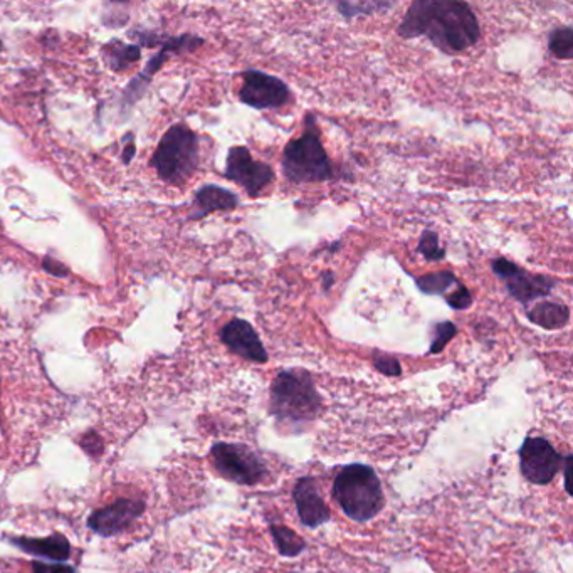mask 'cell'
Wrapping results in <instances>:
<instances>
[{"mask_svg":"<svg viewBox=\"0 0 573 573\" xmlns=\"http://www.w3.org/2000/svg\"><path fill=\"white\" fill-rule=\"evenodd\" d=\"M152 167L169 184H184L199 165V137L185 125H174L153 153Z\"/></svg>","mask_w":573,"mask_h":573,"instance_id":"5","label":"cell"},{"mask_svg":"<svg viewBox=\"0 0 573 573\" xmlns=\"http://www.w3.org/2000/svg\"><path fill=\"white\" fill-rule=\"evenodd\" d=\"M374 365L380 374L389 375V377H399L402 374L399 360L385 353H374Z\"/></svg>","mask_w":573,"mask_h":573,"instance_id":"24","label":"cell"},{"mask_svg":"<svg viewBox=\"0 0 573 573\" xmlns=\"http://www.w3.org/2000/svg\"><path fill=\"white\" fill-rule=\"evenodd\" d=\"M239 206V197L231 190L219 185H202L194 195V209L190 212V221H199L212 212L234 211Z\"/></svg>","mask_w":573,"mask_h":573,"instance_id":"15","label":"cell"},{"mask_svg":"<svg viewBox=\"0 0 573 573\" xmlns=\"http://www.w3.org/2000/svg\"><path fill=\"white\" fill-rule=\"evenodd\" d=\"M271 535H273L274 543L278 548V553L281 557H298L305 550L306 543L301 540L300 535H296L295 531L286 528L283 525L269 526Z\"/></svg>","mask_w":573,"mask_h":573,"instance_id":"18","label":"cell"},{"mask_svg":"<svg viewBox=\"0 0 573 573\" xmlns=\"http://www.w3.org/2000/svg\"><path fill=\"white\" fill-rule=\"evenodd\" d=\"M293 500H295L301 523L308 528H318L332 518V513L321 498L320 486L311 476H305L296 483L293 489Z\"/></svg>","mask_w":573,"mask_h":573,"instance_id":"13","label":"cell"},{"mask_svg":"<svg viewBox=\"0 0 573 573\" xmlns=\"http://www.w3.org/2000/svg\"><path fill=\"white\" fill-rule=\"evenodd\" d=\"M417 253H421L427 261H441L446 258V249L439 246V236L432 231L422 232Z\"/></svg>","mask_w":573,"mask_h":573,"instance_id":"22","label":"cell"},{"mask_svg":"<svg viewBox=\"0 0 573 573\" xmlns=\"http://www.w3.org/2000/svg\"><path fill=\"white\" fill-rule=\"evenodd\" d=\"M518 453L523 478L537 486L552 483L562 466V454L545 437H526Z\"/></svg>","mask_w":573,"mask_h":573,"instance_id":"8","label":"cell"},{"mask_svg":"<svg viewBox=\"0 0 573 573\" xmlns=\"http://www.w3.org/2000/svg\"><path fill=\"white\" fill-rule=\"evenodd\" d=\"M211 459L221 478L241 486H254L268 476L261 456L244 444L217 442L211 447Z\"/></svg>","mask_w":573,"mask_h":573,"instance_id":"6","label":"cell"},{"mask_svg":"<svg viewBox=\"0 0 573 573\" xmlns=\"http://www.w3.org/2000/svg\"><path fill=\"white\" fill-rule=\"evenodd\" d=\"M103 58L113 71H121L137 63L140 59V48L137 44H125L115 39L103 48Z\"/></svg>","mask_w":573,"mask_h":573,"instance_id":"17","label":"cell"},{"mask_svg":"<svg viewBox=\"0 0 573 573\" xmlns=\"http://www.w3.org/2000/svg\"><path fill=\"white\" fill-rule=\"evenodd\" d=\"M281 167L284 177L293 184H316L335 177L332 160L321 143L313 113L306 115L303 135L284 148Z\"/></svg>","mask_w":573,"mask_h":573,"instance_id":"4","label":"cell"},{"mask_svg":"<svg viewBox=\"0 0 573 573\" xmlns=\"http://www.w3.org/2000/svg\"><path fill=\"white\" fill-rule=\"evenodd\" d=\"M239 100L254 110H274L290 103L291 91L286 83L276 76L249 69L242 74Z\"/></svg>","mask_w":573,"mask_h":573,"instance_id":"9","label":"cell"},{"mask_svg":"<svg viewBox=\"0 0 573 573\" xmlns=\"http://www.w3.org/2000/svg\"><path fill=\"white\" fill-rule=\"evenodd\" d=\"M135 152H137V150H135V142H133V135L132 133H128L127 138H125V148H123V155H121V158H123V163H130L133 160V157H135Z\"/></svg>","mask_w":573,"mask_h":573,"instance_id":"29","label":"cell"},{"mask_svg":"<svg viewBox=\"0 0 573 573\" xmlns=\"http://www.w3.org/2000/svg\"><path fill=\"white\" fill-rule=\"evenodd\" d=\"M7 540L12 547H16L29 557L46 558L51 562L64 563L71 558V553H73V547L63 533H53L44 538L11 537Z\"/></svg>","mask_w":573,"mask_h":573,"instance_id":"14","label":"cell"},{"mask_svg":"<svg viewBox=\"0 0 573 573\" xmlns=\"http://www.w3.org/2000/svg\"><path fill=\"white\" fill-rule=\"evenodd\" d=\"M147 505L143 500L120 498L105 508H98L88 516V528L100 537L110 538L130 530L138 518L145 513Z\"/></svg>","mask_w":573,"mask_h":573,"instance_id":"11","label":"cell"},{"mask_svg":"<svg viewBox=\"0 0 573 573\" xmlns=\"http://www.w3.org/2000/svg\"><path fill=\"white\" fill-rule=\"evenodd\" d=\"M32 573H78L76 568L69 563H44L39 560L32 562Z\"/></svg>","mask_w":573,"mask_h":573,"instance_id":"27","label":"cell"},{"mask_svg":"<svg viewBox=\"0 0 573 573\" xmlns=\"http://www.w3.org/2000/svg\"><path fill=\"white\" fill-rule=\"evenodd\" d=\"M43 269L51 276H56V278H66L69 274L68 268L64 264L59 263L56 259L49 258V256L44 258Z\"/></svg>","mask_w":573,"mask_h":573,"instance_id":"28","label":"cell"},{"mask_svg":"<svg viewBox=\"0 0 573 573\" xmlns=\"http://www.w3.org/2000/svg\"><path fill=\"white\" fill-rule=\"evenodd\" d=\"M81 447L85 449V453L91 458H98L103 453L105 449V444H103V439H101L100 434L96 432H86L81 436V441H79Z\"/></svg>","mask_w":573,"mask_h":573,"instance_id":"26","label":"cell"},{"mask_svg":"<svg viewBox=\"0 0 573 573\" xmlns=\"http://www.w3.org/2000/svg\"><path fill=\"white\" fill-rule=\"evenodd\" d=\"M548 48L552 51L553 56L558 59L573 58V29L570 26L557 27L550 34L548 39Z\"/></svg>","mask_w":573,"mask_h":573,"instance_id":"20","label":"cell"},{"mask_svg":"<svg viewBox=\"0 0 573 573\" xmlns=\"http://www.w3.org/2000/svg\"><path fill=\"white\" fill-rule=\"evenodd\" d=\"M221 340L232 353H236L244 360L254 363H266L269 360L268 352L258 332L246 320L236 318L229 321L221 330Z\"/></svg>","mask_w":573,"mask_h":573,"instance_id":"12","label":"cell"},{"mask_svg":"<svg viewBox=\"0 0 573 573\" xmlns=\"http://www.w3.org/2000/svg\"><path fill=\"white\" fill-rule=\"evenodd\" d=\"M321 409L323 400L308 370L290 368L274 377L269 412L283 431L300 434L318 419Z\"/></svg>","mask_w":573,"mask_h":573,"instance_id":"2","label":"cell"},{"mask_svg":"<svg viewBox=\"0 0 573 573\" xmlns=\"http://www.w3.org/2000/svg\"><path fill=\"white\" fill-rule=\"evenodd\" d=\"M321 279H323V288H325V291H328L333 286L335 276H333V273H330V271H326V273H323V276H321Z\"/></svg>","mask_w":573,"mask_h":573,"instance_id":"30","label":"cell"},{"mask_svg":"<svg viewBox=\"0 0 573 573\" xmlns=\"http://www.w3.org/2000/svg\"><path fill=\"white\" fill-rule=\"evenodd\" d=\"M447 305L454 308V310H468L469 306L473 305V296H471V291L463 286V284H458V290L449 293L446 296Z\"/></svg>","mask_w":573,"mask_h":573,"instance_id":"25","label":"cell"},{"mask_svg":"<svg viewBox=\"0 0 573 573\" xmlns=\"http://www.w3.org/2000/svg\"><path fill=\"white\" fill-rule=\"evenodd\" d=\"M456 335H458V326L454 325L453 321L437 323L436 328H434V338H432L429 353L431 355L441 353L447 343L451 342Z\"/></svg>","mask_w":573,"mask_h":573,"instance_id":"23","label":"cell"},{"mask_svg":"<svg viewBox=\"0 0 573 573\" xmlns=\"http://www.w3.org/2000/svg\"><path fill=\"white\" fill-rule=\"evenodd\" d=\"M394 4H387V2H340L337 4V9L343 17L365 16V14H374L375 11H384Z\"/></svg>","mask_w":573,"mask_h":573,"instance_id":"21","label":"cell"},{"mask_svg":"<svg viewBox=\"0 0 573 573\" xmlns=\"http://www.w3.org/2000/svg\"><path fill=\"white\" fill-rule=\"evenodd\" d=\"M333 498L350 520L367 523L384 508L379 476L367 464H348L333 481Z\"/></svg>","mask_w":573,"mask_h":573,"instance_id":"3","label":"cell"},{"mask_svg":"<svg viewBox=\"0 0 573 573\" xmlns=\"http://www.w3.org/2000/svg\"><path fill=\"white\" fill-rule=\"evenodd\" d=\"M405 39L426 37L442 53L458 54L478 43V17L459 0H416L397 27Z\"/></svg>","mask_w":573,"mask_h":573,"instance_id":"1","label":"cell"},{"mask_svg":"<svg viewBox=\"0 0 573 573\" xmlns=\"http://www.w3.org/2000/svg\"><path fill=\"white\" fill-rule=\"evenodd\" d=\"M528 320L545 330H560L570 320V310L563 303L553 301H540L526 313Z\"/></svg>","mask_w":573,"mask_h":573,"instance_id":"16","label":"cell"},{"mask_svg":"<svg viewBox=\"0 0 573 573\" xmlns=\"http://www.w3.org/2000/svg\"><path fill=\"white\" fill-rule=\"evenodd\" d=\"M491 269L498 278L505 281L506 291L510 293L511 298H515L523 305L545 298L557 286L555 279L542 276V274L528 273L526 269L520 268L510 259H495L491 263Z\"/></svg>","mask_w":573,"mask_h":573,"instance_id":"7","label":"cell"},{"mask_svg":"<svg viewBox=\"0 0 573 573\" xmlns=\"http://www.w3.org/2000/svg\"><path fill=\"white\" fill-rule=\"evenodd\" d=\"M453 284H458V278L451 271L426 274L417 279V288L429 296L444 295Z\"/></svg>","mask_w":573,"mask_h":573,"instance_id":"19","label":"cell"},{"mask_svg":"<svg viewBox=\"0 0 573 573\" xmlns=\"http://www.w3.org/2000/svg\"><path fill=\"white\" fill-rule=\"evenodd\" d=\"M226 179L241 185L249 197H259L273 184L274 170L268 163L254 160L246 147H232L227 155Z\"/></svg>","mask_w":573,"mask_h":573,"instance_id":"10","label":"cell"}]
</instances>
